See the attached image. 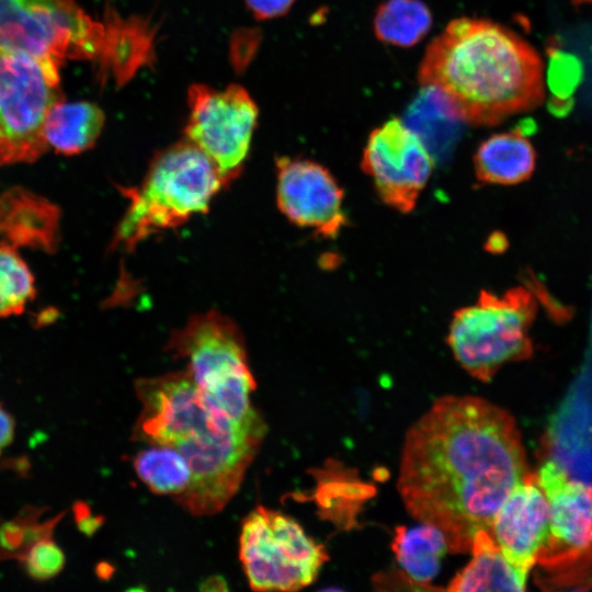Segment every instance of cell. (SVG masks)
I'll return each mask as SVG.
<instances>
[{
	"instance_id": "6da1fadb",
	"label": "cell",
	"mask_w": 592,
	"mask_h": 592,
	"mask_svg": "<svg viewBox=\"0 0 592 592\" xmlns=\"http://www.w3.org/2000/svg\"><path fill=\"white\" fill-rule=\"evenodd\" d=\"M527 473L506 410L479 397L445 396L406 433L397 487L415 520L440 528L451 553H467Z\"/></svg>"
},
{
	"instance_id": "7a4b0ae2",
	"label": "cell",
	"mask_w": 592,
	"mask_h": 592,
	"mask_svg": "<svg viewBox=\"0 0 592 592\" xmlns=\"http://www.w3.org/2000/svg\"><path fill=\"white\" fill-rule=\"evenodd\" d=\"M465 124L493 126L538 107L545 96L537 52L511 30L483 19L459 18L428 46L419 69Z\"/></svg>"
},
{
	"instance_id": "3957f363",
	"label": "cell",
	"mask_w": 592,
	"mask_h": 592,
	"mask_svg": "<svg viewBox=\"0 0 592 592\" xmlns=\"http://www.w3.org/2000/svg\"><path fill=\"white\" fill-rule=\"evenodd\" d=\"M225 186L214 163L185 138L160 150L140 184L124 190L129 204L117 227L115 244L130 250L156 232L205 214Z\"/></svg>"
},
{
	"instance_id": "277c9868",
	"label": "cell",
	"mask_w": 592,
	"mask_h": 592,
	"mask_svg": "<svg viewBox=\"0 0 592 592\" xmlns=\"http://www.w3.org/2000/svg\"><path fill=\"white\" fill-rule=\"evenodd\" d=\"M167 349L186 369L206 405L239 426L263 423L251 405L255 379L243 334L228 316L209 310L192 316L171 334Z\"/></svg>"
},
{
	"instance_id": "5b68a950",
	"label": "cell",
	"mask_w": 592,
	"mask_h": 592,
	"mask_svg": "<svg viewBox=\"0 0 592 592\" xmlns=\"http://www.w3.org/2000/svg\"><path fill=\"white\" fill-rule=\"evenodd\" d=\"M536 311L535 297L524 287L482 291L475 304L454 312L447 343L467 373L489 382L502 365L532 355L528 331Z\"/></svg>"
},
{
	"instance_id": "8992f818",
	"label": "cell",
	"mask_w": 592,
	"mask_h": 592,
	"mask_svg": "<svg viewBox=\"0 0 592 592\" xmlns=\"http://www.w3.org/2000/svg\"><path fill=\"white\" fill-rule=\"evenodd\" d=\"M264 432V423L243 428L217 413L191 428L171 445L192 473L175 501L193 515L219 512L239 489Z\"/></svg>"
},
{
	"instance_id": "52a82bcc",
	"label": "cell",
	"mask_w": 592,
	"mask_h": 592,
	"mask_svg": "<svg viewBox=\"0 0 592 592\" xmlns=\"http://www.w3.org/2000/svg\"><path fill=\"white\" fill-rule=\"evenodd\" d=\"M105 22L93 20L76 0H0V48L54 62L99 61Z\"/></svg>"
},
{
	"instance_id": "ba28073f",
	"label": "cell",
	"mask_w": 592,
	"mask_h": 592,
	"mask_svg": "<svg viewBox=\"0 0 592 592\" xmlns=\"http://www.w3.org/2000/svg\"><path fill=\"white\" fill-rule=\"evenodd\" d=\"M64 100L59 67L0 48V167L33 162L49 149L45 119Z\"/></svg>"
},
{
	"instance_id": "9c48e42d",
	"label": "cell",
	"mask_w": 592,
	"mask_h": 592,
	"mask_svg": "<svg viewBox=\"0 0 592 592\" xmlns=\"http://www.w3.org/2000/svg\"><path fill=\"white\" fill-rule=\"evenodd\" d=\"M549 506V534L538 553L542 583L551 588L592 585V486L570 478L547 460L536 474ZM535 563V565H536Z\"/></svg>"
},
{
	"instance_id": "30bf717a",
	"label": "cell",
	"mask_w": 592,
	"mask_h": 592,
	"mask_svg": "<svg viewBox=\"0 0 592 592\" xmlns=\"http://www.w3.org/2000/svg\"><path fill=\"white\" fill-rule=\"evenodd\" d=\"M239 556L255 591H297L312 583L328 559L322 545L291 516L258 506L244 519Z\"/></svg>"
},
{
	"instance_id": "8fae6325",
	"label": "cell",
	"mask_w": 592,
	"mask_h": 592,
	"mask_svg": "<svg viewBox=\"0 0 592 592\" xmlns=\"http://www.w3.org/2000/svg\"><path fill=\"white\" fill-rule=\"evenodd\" d=\"M185 139L214 163L226 186L241 173L248 158L259 110L239 84L217 90L195 83L187 91Z\"/></svg>"
},
{
	"instance_id": "7c38bea8",
	"label": "cell",
	"mask_w": 592,
	"mask_h": 592,
	"mask_svg": "<svg viewBox=\"0 0 592 592\" xmlns=\"http://www.w3.org/2000/svg\"><path fill=\"white\" fill-rule=\"evenodd\" d=\"M433 166L434 158L422 139L399 118L369 134L361 161L379 198L400 213L413 210Z\"/></svg>"
},
{
	"instance_id": "4fadbf2b",
	"label": "cell",
	"mask_w": 592,
	"mask_h": 592,
	"mask_svg": "<svg viewBox=\"0 0 592 592\" xmlns=\"http://www.w3.org/2000/svg\"><path fill=\"white\" fill-rule=\"evenodd\" d=\"M343 190L328 169L309 159L276 160V203L294 225L334 239L346 225Z\"/></svg>"
},
{
	"instance_id": "5bb4252c",
	"label": "cell",
	"mask_w": 592,
	"mask_h": 592,
	"mask_svg": "<svg viewBox=\"0 0 592 592\" xmlns=\"http://www.w3.org/2000/svg\"><path fill=\"white\" fill-rule=\"evenodd\" d=\"M490 532L504 557L528 574L549 534V506L536 475L527 473L511 490Z\"/></svg>"
},
{
	"instance_id": "9a60e30c",
	"label": "cell",
	"mask_w": 592,
	"mask_h": 592,
	"mask_svg": "<svg viewBox=\"0 0 592 592\" xmlns=\"http://www.w3.org/2000/svg\"><path fill=\"white\" fill-rule=\"evenodd\" d=\"M105 46L99 59L100 75H109L117 84H124L144 66L155 59L156 31L148 20L138 16L123 19L115 11L105 14Z\"/></svg>"
},
{
	"instance_id": "2e32d148",
	"label": "cell",
	"mask_w": 592,
	"mask_h": 592,
	"mask_svg": "<svg viewBox=\"0 0 592 592\" xmlns=\"http://www.w3.org/2000/svg\"><path fill=\"white\" fill-rule=\"evenodd\" d=\"M473 558L451 580L448 591H524L527 574L514 567L502 554L488 530L473 538Z\"/></svg>"
},
{
	"instance_id": "e0dca14e",
	"label": "cell",
	"mask_w": 592,
	"mask_h": 592,
	"mask_svg": "<svg viewBox=\"0 0 592 592\" xmlns=\"http://www.w3.org/2000/svg\"><path fill=\"white\" fill-rule=\"evenodd\" d=\"M535 161L534 147L519 128L482 141L474 156V168L481 183L512 185L530 179Z\"/></svg>"
},
{
	"instance_id": "ac0fdd59",
	"label": "cell",
	"mask_w": 592,
	"mask_h": 592,
	"mask_svg": "<svg viewBox=\"0 0 592 592\" xmlns=\"http://www.w3.org/2000/svg\"><path fill=\"white\" fill-rule=\"evenodd\" d=\"M105 123L103 110L88 101H64L55 104L47 114L44 135L49 147L57 152L72 156L93 147Z\"/></svg>"
},
{
	"instance_id": "d6986e66",
	"label": "cell",
	"mask_w": 592,
	"mask_h": 592,
	"mask_svg": "<svg viewBox=\"0 0 592 592\" xmlns=\"http://www.w3.org/2000/svg\"><path fill=\"white\" fill-rule=\"evenodd\" d=\"M391 548L405 574L420 585L434 579L443 557L449 551L444 533L436 526L422 522L413 527L398 526Z\"/></svg>"
},
{
	"instance_id": "ffe728a7",
	"label": "cell",
	"mask_w": 592,
	"mask_h": 592,
	"mask_svg": "<svg viewBox=\"0 0 592 592\" xmlns=\"http://www.w3.org/2000/svg\"><path fill=\"white\" fill-rule=\"evenodd\" d=\"M433 152H445L456 140L462 124L449 110L442 94L433 87L424 86L409 105L403 119Z\"/></svg>"
},
{
	"instance_id": "44dd1931",
	"label": "cell",
	"mask_w": 592,
	"mask_h": 592,
	"mask_svg": "<svg viewBox=\"0 0 592 592\" xmlns=\"http://www.w3.org/2000/svg\"><path fill=\"white\" fill-rule=\"evenodd\" d=\"M139 479L156 494L181 496L192 478L190 466L183 455L172 446L149 445L134 458Z\"/></svg>"
},
{
	"instance_id": "7402d4cb",
	"label": "cell",
	"mask_w": 592,
	"mask_h": 592,
	"mask_svg": "<svg viewBox=\"0 0 592 592\" xmlns=\"http://www.w3.org/2000/svg\"><path fill=\"white\" fill-rule=\"evenodd\" d=\"M432 14L420 0H387L374 19L378 39L400 47H411L425 36Z\"/></svg>"
},
{
	"instance_id": "603a6c76",
	"label": "cell",
	"mask_w": 592,
	"mask_h": 592,
	"mask_svg": "<svg viewBox=\"0 0 592 592\" xmlns=\"http://www.w3.org/2000/svg\"><path fill=\"white\" fill-rule=\"evenodd\" d=\"M35 296L34 277L19 253L0 243V317L16 315Z\"/></svg>"
},
{
	"instance_id": "cb8c5ba5",
	"label": "cell",
	"mask_w": 592,
	"mask_h": 592,
	"mask_svg": "<svg viewBox=\"0 0 592 592\" xmlns=\"http://www.w3.org/2000/svg\"><path fill=\"white\" fill-rule=\"evenodd\" d=\"M26 573L35 580H48L64 568L65 554L50 535L33 543L21 558Z\"/></svg>"
},
{
	"instance_id": "d4e9b609",
	"label": "cell",
	"mask_w": 592,
	"mask_h": 592,
	"mask_svg": "<svg viewBox=\"0 0 592 592\" xmlns=\"http://www.w3.org/2000/svg\"><path fill=\"white\" fill-rule=\"evenodd\" d=\"M56 524L49 521L43 525L37 523H26L22 521H11L0 527V549L2 556H15L20 559L27 548L37 539L49 536L53 526Z\"/></svg>"
},
{
	"instance_id": "484cf974",
	"label": "cell",
	"mask_w": 592,
	"mask_h": 592,
	"mask_svg": "<svg viewBox=\"0 0 592 592\" xmlns=\"http://www.w3.org/2000/svg\"><path fill=\"white\" fill-rule=\"evenodd\" d=\"M260 42L259 33L253 29L235 32L230 42V58L237 71H242L254 56Z\"/></svg>"
},
{
	"instance_id": "4316f807",
	"label": "cell",
	"mask_w": 592,
	"mask_h": 592,
	"mask_svg": "<svg viewBox=\"0 0 592 592\" xmlns=\"http://www.w3.org/2000/svg\"><path fill=\"white\" fill-rule=\"evenodd\" d=\"M257 20H271L286 14L295 0H244Z\"/></svg>"
},
{
	"instance_id": "83f0119b",
	"label": "cell",
	"mask_w": 592,
	"mask_h": 592,
	"mask_svg": "<svg viewBox=\"0 0 592 592\" xmlns=\"http://www.w3.org/2000/svg\"><path fill=\"white\" fill-rule=\"evenodd\" d=\"M14 436V421L0 405V452L8 446Z\"/></svg>"
},
{
	"instance_id": "f1b7e54d",
	"label": "cell",
	"mask_w": 592,
	"mask_h": 592,
	"mask_svg": "<svg viewBox=\"0 0 592 592\" xmlns=\"http://www.w3.org/2000/svg\"><path fill=\"white\" fill-rule=\"evenodd\" d=\"M573 4H583V3H590L592 4V0H571Z\"/></svg>"
}]
</instances>
